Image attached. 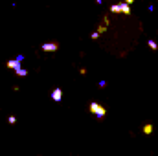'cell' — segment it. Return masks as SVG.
I'll return each instance as SVG.
<instances>
[{
    "mask_svg": "<svg viewBox=\"0 0 158 156\" xmlns=\"http://www.w3.org/2000/svg\"><path fill=\"white\" fill-rule=\"evenodd\" d=\"M88 112H90V114H94L96 119H99V121L107 116V109H105L101 103H98V101H92V103L88 105Z\"/></svg>",
    "mask_w": 158,
    "mask_h": 156,
    "instance_id": "1",
    "label": "cell"
},
{
    "mask_svg": "<svg viewBox=\"0 0 158 156\" xmlns=\"http://www.w3.org/2000/svg\"><path fill=\"white\" fill-rule=\"evenodd\" d=\"M24 61V55H19L17 59H9L7 63H6V68H11L13 72H17V70H20L22 66H20V63Z\"/></svg>",
    "mask_w": 158,
    "mask_h": 156,
    "instance_id": "2",
    "label": "cell"
},
{
    "mask_svg": "<svg viewBox=\"0 0 158 156\" xmlns=\"http://www.w3.org/2000/svg\"><path fill=\"white\" fill-rule=\"evenodd\" d=\"M40 48H42V51H57L59 50V42H44Z\"/></svg>",
    "mask_w": 158,
    "mask_h": 156,
    "instance_id": "3",
    "label": "cell"
},
{
    "mask_svg": "<svg viewBox=\"0 0 158 156\" xmlns=\"http://www.w3.org/2000/svg\"><path fill=\"white\" fill-rule=\"evenodd\" d=\"M52 99H53L55 103H61V101H63V90H61V88H53V92H52Z\"/></svg>",
    "mask_w": 158,
    "mask_h": 156,
    "instance_id": "4",
    "label": "cell"
},
{
    "mask_svg": "<svg viewBox=\"0 0 158 156\" xmlns=\"http://www.w3.org/2000/svg\"><path fill=\"white\" fill-rule=\"evenodd\" d=\"M119 11H121L123 15H131V6H127L125 2H121V4H119Z\"/></svg>",
    "mask_w": 158,
    "mask_h": 156,
    "instance_id": "5",
    "label": "cell"
},
{
    "mask_svg": "<svg viewBox=\"0 0 158 156\" xmlns=\"http://www.w3.org/2000/svg\"><path fill=\"white\" fill-rule=\"evenodd\" d=\"M143 134H147V136H151V134H153V125H151V123L143 125Z\"/></svg>",
    "mask_w": 158,
    "mask_h": 156,
    "instance_id": "6",
    "label": "cell"
},
{
    "mask_svg": "<svg viewBox=\"0 0 158 156\" xmlns=\"http://www.w3.org/2000/svg\"><path fill=\"white\" fill-rule=\"evenodd\" d=\"M15 74H17L19 77H26V76H28V70H26V68H20V70H17Z\"/></svg>",
    "mask_w": 158,
    "mask_h": 156,
    "instance_id": "7",
    "label": "cell"
},
{
    "mask_svg": "<svg viewBox=\"0 0 158 156\" xmlns=\"http://www.w3.org/2000/svg\"><path fill=\"white\" fill-rule=\"evenodd\" d=\"M110 13H121L119 11V4H112L110 6Z\"/></svg>",
    "mask_w": 158,
    "mask_h": 156,
    "instance_id": "8",
    "label": "cell"
},
{
    "mask_svg": "<svg viewBox=\"0 0 158 156\" xmlns=\"http://www.w3.org/2000/svg\"><path fill=\"white\" fill-rule=\"evenodd\" d=\"M147 46H149L151 50H156V48H158V44H156V42H155V40H153V39H151V40H149V42H147Z\"/></svg>",
    "mask_w": 158,
    "mask_h": 156,
    "instance_id": "9",
    "label": "cell"
},
{
    "mask_svg": "<svg viewBox=\"0 0 158 156\" xmlns=\"http://www.w3.org/2000/svg\"><path fill=\"white\" fill-rule=\"evenodd\" d=\"M105 31H107V26H103V24H99V26H98V33L101 35V33H105Z\"/></svg>",
    "mask_w": 158,
    "mask_h": 156,
    "instance_id": "10",
    "label": "cell"
},
{
    "mask_svg": "<svg viewBox=\"0 0 158 156\" xmlns=\"http://www.w3.org/2000/svg\"><path fill=\"white\" fill-rule=\"evenodd\" d=\"M7 123H9V125H15V123H17V117H15L13 114H11V116L7 117Z\"/></svg>",
    "mask_w": 158,
    "mask_h": 156,
    "instance_id": "11",
    "label": "cell"
},
{
    "mask_svg": "<svg viewBox=\"0 0 158 156\" xmlns=\"http://www.w3.org/2000/svg\"><path fill=\"white\" fill-rule=\"evenodd\" d=\"M103 26H109V17H103Z\"/></svg>",
    "mask_w": 158,
    "mask_h": 156,
    "instance_id": "12",
    "label": "cell"
},
{
    "mask_svg": "<svg viewBox=\"0 0 158 156\" xmlns=\"http://www.w3.org/2000/svg\"><path fill=\"white\" fill-rule=\"evenodd\" d=\"M90 37H92V39H99V33H98V31H94V33H92Z\"/></svg>",
    "mask_w": 158,
    "mask_h": 156,
    "instance_id": "13",
    "label": "cell"
}]
</instances>
